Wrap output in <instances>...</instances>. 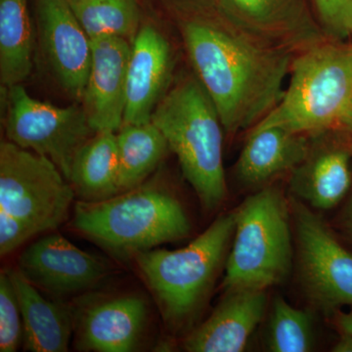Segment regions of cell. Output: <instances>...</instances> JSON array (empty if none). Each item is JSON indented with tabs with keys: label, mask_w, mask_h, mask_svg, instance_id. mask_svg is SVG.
Returning <instances> with one entry per match:
<instances>
[{
	"label": "cell",
	"mask_w": 352,
	"mask_h": 352,
	"mask_svg": "<svg viewBox=\"0 0 352 352\" xmlns=\"http://www.w3.org/2000/svg\"><path fill=\"white\" fill-rule=\"evenodd\" d=\"M120 160V191L145 182L170 149L164 134L152 122L124 124L117 132Z\"/></svg>",
	"instance_id": "obj_21"
},
{
	"label": "cell",
	"mask_w": 352,
	"mask_h": 352,
	"mask_svg": "<svg viewBox=\"0 0 352 352\" xmlns=\"http://www.w3.org/2000/svg\"><path fill=\"white\" fill-rule=\"evenodd\" d=\"M288 204L276 188H264L237 208L232 249L222 287L265 289L283 283L292 267Z\"/></svg>",
	"instance_id": "obj_6"
},
{
	"label": "cell",
	"mask_w": 352,
	"mask_h": 352,
	"mask_svg": "<svg viewBox=\"0 0 352 352\" xmlns=\"http://www.w3.org/2000/svg\"><path fill=\"white\" fill-rule=\"evenodd\" d=\"M131 44L115 36L91 41V66L82 105L95 132H118L124 124Z\"/></svg>",
	"instance_id": "obj_12"
},
{
	"label": "cell",
	"mask_w": 352,
	"mask_h": 352,
	"mask_svg": "<svg viewBox=\"0 0 352 352\" xmlns=\"http://www.w3.org/2000/svg\"><path fill=\"white\" fill-rule=\"evenodd\" d=\"M75 191L48 157L11 141L0 144V210L36 235L56 230L68 217Z\"/></svg>",
	"instance_id": "obj_7"
},
{
	"label": "cell",
	"mask_w": 352,
	"mask_h": 352,
	"mask_svg": "<svg viewBox=\"0 0 352 352\" xmlns=\"http://www.w3.org/2000/svg\"><path fill=\"white\" fill-rule=\"evenodd\" d=\"M236 217L237 210L221 215L183 249H152L136 254L139 270L168 325L182 327L205 302L227 258Z\"/></svg>",
	"instance_id": "obj_5"
},
{
	"label": "cell",
	"mask_w": 352,
	"mask_h": 352,
	"mask_svg": "<svg viewBox=\"0 0 352 352\" xmlns=\"http://www.w3.org/2000/svg\"><path fill=\"white\" fill-rule=\"evenodd\" d=\"M147 317V305L139 296H118L94 303L78 320V346L88 351H134Z\"/></svg>",
	"instance_id": "obj_15"
},
{
	"label": "cell",
	"mask_w": 352,
	"mask_h": 352,
	"mask_svg": "<svg viewBox=\"0 0 352 352\" xmlns=\"http://www.w3.org/2000/svg\"><path fill=\"white\" fill-rule=\"evenodd\" d=\"M39 43L65 91L82 101L92 60L91 39L68 0H36Z\"/></svg>",
	"instance_id": "obj_10"
},
{
	"label": "cell",
	"mask_w": 352,
	"mask_h": 352,
	"mask_svg": "<svg viewBox=\"0 0 352 352\" xmlns=\"http://www.w3.org/2000/svg\"><path fill=\"white\" fill-rule=\"evenodd\" d=\"M333 352H352V335L340 333L339 342L333 346Z\"/></svg>",
	"instance_id": "obj_30"
},
{
	"label": "cell",
	"mask_w": 352,
	"mask_h": 352,
	"mask_svg": "<svg viewBox=\"0 0 352 352\" xmlns=\"http://www.w3.org/2000/svg\"><path fill=\"white\" fill-rule=\"evenodd\" d=\"M226 292V298L208 320L186 338L185 351H244L265 311V289H235Z\"/></svg>",
	"instance_id": "obj_14"
},
{
	"label": "cell",
	"mask_w": 352,
	"mask_h": 352,
	"mask_svg": "<svg viewBox=\"0 0 352 352\" xmlns=\"http://www.w3.org/2000/svg\"><path fill=\"white\" fill-rule=\"evenodd\" d=\"M308 156L305 134L281 126L266 127L251 131L236 173L248 186H259L282 173L295 170Z\"/></svg>",
	"instance_id": "obj_16"
},
{
	"label": "cell",
	"mask_w": 352,
	"mask_h": 352,
	"mask_svg": "<svg viewBox=\"0 0 352 352\" xmlns=\"http://www.w3.org/2000/svg\"><path fill=\"white\" fill-rule=\"evenodd\" d=\"M6 90L7 139L48 157L69 182L76 154L96 133L82 105L57 107L32 98L21 85Z\"/></svg>",
	"instance_id": "obj_8"
},
{
	"label": "cell",
	"mask_w": 352,
	"mask_h": 352,
	"mask_svg": "<svg viewBox=\"0 0 352 352\" xmlns=\"http://www.w3.org/2000/svg\"><path fill=\"white\" fill-rule=\"evenodd\" d=\"M183 38L227 133L254 127L281 100L292 66L286 50L195 21L185 24Z\"/></svg>",
	"instance_id": "obj_1"
},
{
	"label": "cell",
	"mask_w": 352,
	"mask_h": 352,
	"mask_svg": "<svg viewBox=\"0 0 352 352\" xmlns=\"http://www.w3.org/2000/svg\"><path fill=\"white\" fill-rule=\"evenodd\" d=\"M333 322L340 333L352 335V310L351 312H344L339 309L333 312Z\"/></svg>",
	"instance_id": "obj_28"
},
{
	"label": "cell",
	"mask_w": 352,
	"mask_h": 352,
	"mask_svg": "<svg viewBox=\"0 0 352 352\" xmlns=\"http://www.w3.org/2000/svg\"><path fill=\"white\" fill-rule=\"evenodd\" d=\"M170 44L156 28L143 25L131 44L127 66L124 124L151 122L170 80Z\"/></svg>",
	"instance_id": "obj_13"
},
{
	"label": "cell",
	"mask_w": 352,
	"mask_h": 352,
	"mask_svg": "<svg viewBox=\"0 0 352 352\" xmlns=\"http://www.w3.org/2000/svg\"><path fill=\"white\" fill-rule=\"evenodd\" d=\"M342 226L344 232L347 234L352 241V195L347 201L346 207L342 210Z\"/></svg>",
	"instance_id": "obj_29"
},
{
	"label": "cell",
	"mask_w": 352,
	"mask_h": 352,
	"mask_svg": "<svg viewBox=\"0 0 352 352\" xmlns=\"http://www.w3.org/2000/svg\"><path fill=\"white\" fill-rule=\"evenodd\" d=\"M91 41L122 38L133 43L140 24L138 0H68Z\"/></svg>",
	"instance_id": "obj_22"
},
{
	"label": "cell",
	"mask_w": 352,
	"mask_h": 352,
	"mask_svg": "<svg viewBox=\"0 0 352 352\" xmlns=\"http://www.w3.org/2000/svg\"><path fill=\"white\" fill-rule=\"evenodd\" d=\"M36 235L27 224L0 210V254L7 256Z\"/></svg>",
	"instance_id": "obj_27"
},
{
	"label": "cell",
	"mask_w": 352,
	"mask_h": 352,
	"mask_svg": "<svg viewBox=\"0 0 352 352\" xmlns=\"http://www.w3.org/2000/svg\"><path fill=\"white\" fill-rule=\"evenodd\" d=\"M151 122L179 161L201 206L217 210L226 196L222 124L200 82L182 80L164 95Z\"/></svg>",
	"instance_id": "obj_3"
},
{
	"label": "cell",
	"mask_w": 352,
	"mask_h": 352,
	"mask_svg": "<svg viewBox=\"0 0 352 352\" xmlns=\"http://www.w3.org/2000/svg\"><path fill=\"white\" fill-rule=\"evenodd\" d=\"M34 32L28 0H0V82L21 85L32 69Z\"/></svg>",
	"instance_id": "obj_20"
},
{
	"label": "cell",
	"mask_w": 352,
	"mask_h": 352,
	"mask_svg": "<svg viewBox=\"0 0 352 352\" xmlns=\"http://www.w3.org/2000/svg\"><path fill=\"white\" fill-rule=\"evenodd\" d=\"M69 182L80 201L107 200L120 193L117 132H96L80 148Z\"/></svg>",
	"instance_id": "obj_18"
},
{
	"label": "cell",
	"mask_w": 352,
	"mask_h": 352,
	"mask_svg": "<svg viewBox=\"0 0 352 352\" xmlns=\"http://www.w3.org/2000/svg\"><path fill=\"white\" fill-rule=\"evenodd\" d=\"M23 338V318L17 294L7 270L0 274V351H17Z\"/></svg>",
	"instance_id": "obj_25"
},
{
	"label": "cell",
	"mask_w": 352,
	"mask_h": 352,
	"mask_svg": "<svg viewBox=\"0 0 352 352\" xmlns=\"http://www.w3.org/2000/svg\"><path fill=\"white\" fill-rule=\"evenodd\" d=\"M311 316L277 298L273 305L268 346L273 352H307L312 347Z\"/></svg>",
	"instance_id": "obj_23"
},
{
	"label": "cell",
	"mask_w": 352,
	"mask_h": 352,
	"mask_svg": "<svg viewBox=\"0 0 352 352\" xmlns=\"http://www.w3.org/2000/svg\"><path fill=\"white\" fill-rule=\"evenodd\" d=\"M329 32L337 38L352 36V0H315Z\"/></svg>",
	"instance_id": "obj_26"
},
{
	"label": "cell",
	"mask_w": 352,
	"mask_h": 352,
	"mask_svg": "<svg viewBox=\"0 0 352 352\" xmlns=\"http://www.w3.org/2000/svg\"><path fill=\"white\" fill-rule=\"evenodd\" d=\"M300 283L309 300L326 311L352 307V252L307 205L292 201Z\"/></svg>",
	"instance_id": "obj_9"
},
{
	"label": "cell",
	"mask_w": 352,
	"mask_h": 352,
	"mask_svg": "<svg viewBox=\"0 0 352 352\" xmlns=\"http://www.w3.org/2000/svg\"><path fill=\"white\" fill-rule=\"evenodd\" d=\"M283 97L252 131L281 126L296 133L352 131V43H321L292 62Z\"/></svg>",
	"instance_id": "obj_4"
},
{
	"label": "cell",
	"mask_w": 352,
	"mask_h": 352,
	"mask_svg": "<svg viewBox=\"0 0 352 352\" xmlns=\"http://www.w3.org/2000/svg\"><path fill=\"white\" fill-rule=\"evenodd\" d=\"M19 300L25 351L65 352L73 332L68 308L50 302L19 270H7Z\"/></svg>",
	"instance_id": "obj_17"
},
{
	"label": "cell",
	"mask_w": 352,
	"mask_h": 352,
	"mask_svg": "<svg viewBox=\"0 0 352 352\" xmlns=\"http://www.w3.org/2000/svg\"><path fill=\"white\" fill-rule=\"evenodd\" d=\"M351 186L349 156L330 150L308 157L294 170L291 187L305 205L331 210L339 205Z\"/></svg>",
	"instance_id": "obj_19"
},
{
	"label": "cell",
	"mask_w": 352,
	"mask_h": 352,
	"mask_svg": "<svg viewBox=\"0 0 352 352\" xmlns=\"http://www.w3.org/2000/svg\"><path fill=\"white\" fill-rule=\"evenodd\" d=\"M72 226L120 256L182 240L191 226L182 203L161 185L143 183L107 200L78 201Z\"/></svg>",
	"instance_id": "obj_2"
},
{
	"label": "cell",
	"mask_w": 352,
	"mask_h": 352,
	"mask_svg": "<svg viewBox=\"0 0 352 352\" xmlns=\"http://www.w3.org/2000/svg\"><path fill=\"white\" fill-rule=\"evenodd\" d=\"M19 270L34 286L58 296L94 288L108 272L100 258L60 234L45 236L28 247L21 254Z\"/></svg>",
	"instance_id": "obj_11"
},
{
	"label": "cell",
	"mask_w": 352,
	"mask_h": 352,
	"mask_svg": "<svg viewBox=\"0 0 352 352\" xmlns=\"http://www.w3.org/2000/svg\"><path fill=\"white\" fill-rule=\"evenodd\" d=\"M234 8L258 34L279 41L300 38L282 12L280 0H230Z\"/></svg>",
	"instance_id": "obj_24"
}]
</instances>
